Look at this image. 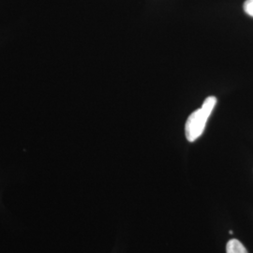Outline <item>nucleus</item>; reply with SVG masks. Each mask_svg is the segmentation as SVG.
<instances>
[{"instance_id": "nucleus-2", "label": "nucleus", "mask_w": 253, "mask_h": 253, "mask_svg": "<svg viewBox=\"0 0 253 253\" xmlns=\"http://www.w3.org/2000/svg\"><path fill=\"white\" fill-rule=\"evenodd\" d=\"M227 253H249L244 245L236 239H231L226 246Z\"/></svg>"}, {"instance_id": "nucleus-1", "label": "nucleus", "mask_w": 253, "mask_h": 253, "mask_svg": "<svg viewBox=\"0 0 253 253\" xmlns=\"http://www.w3.org/2000/svg\"><path fill=\"white\" fill-rule=\"evenodd\" d=\"M217 98L214 96L208 97L203 102L201 108L194 111L187 119L185 125V134L189 142L196 141L203 134L208 118L217 104Z\"/></svg>"}, {"instance_id": "nucleus-3", "label": "nucleus", "mask_w": 253, "mask_h": 253, "mask_svg": "<svg viewBox=\"0 0 253 253\" xmlns=\"http://www.w3.org/2000/svg\"><path fill=\"white\" fill-rule=\"evenodd\" d=\"M245 12L253 17V0H246L244 3Z\"/></svg>"}]
</instances>
